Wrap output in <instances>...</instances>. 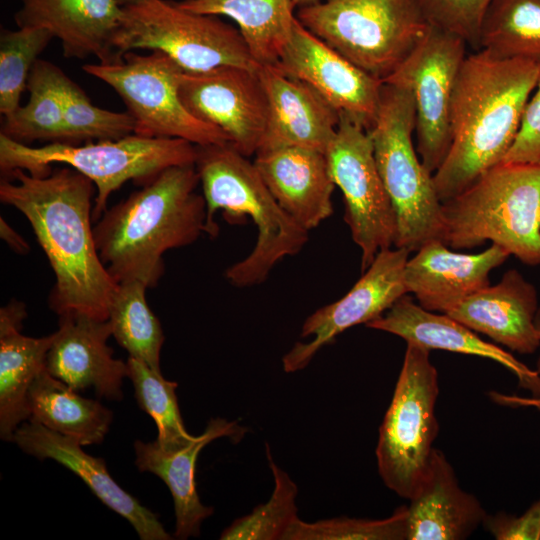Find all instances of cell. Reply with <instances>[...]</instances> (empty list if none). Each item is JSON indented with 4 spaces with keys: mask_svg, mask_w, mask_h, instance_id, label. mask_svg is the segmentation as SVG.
Segmentation results:
<instances>
[{
    "mask_svg": "<svg viewBox=\"0 0 540 540\" xmlns=\"http://www.w3.org/2000/svg\"><path fill=\"white\" fill-rule=\"evenodd\" d=\"M430 25L456 34L478 50L483 16L492 0H416Z\"/></svg>",
    "mask_w": 540,
    "mask_h": 540,
    "instance_id": "38",
    "label": "cell"
},
{
    "mask_svg": "<svg viewBox=\"0 0 540 540\" xmlns=\"http://www.w3.org/2000/svg\"><path fill=\"white\" fill-rule=\"evenodd\" d=\"M267 100L268 116L256 153L303 147L326 153L339 113L311 86L281 72L276 66L258 70Z\"/></svg>",
    "mask_w": 540,
    "mask_h": 540,
    "instance_id": "19",
    "label": "cell"
},
{
    "mask_svg": "<svg viewBox=\"0 0 540 540\" xmlns=\"http://www.w3.org/2000/svg\"><path fill=\"white\" fill-rule=\"evenodd\" d=\"M52 33L40 27L2 29L0 35V112L5 117L20 106L30 72Z\"/></svg>",
    "mask_w": 540,
    "mask_h": 540,
    "instance_id": "36",
    "label": "cell"
},
{
    "mask_svg": "<svg viewBox=\"0 0 540 540\" xmlns=\"http://www.w3.org/2000/svg\"><path fill=\"white\" fill-rule=\"evenodd\" d=\"M538 308L535 286L510 269L497 284L478 291L446 314L512 351L532 354L540 346L535 327Z\"/></svg>",
    "mask_w": 540,
    "mask_h": 540,
    "instance_id": "22",
    "label": "cell"
},
{
    "mask_svg": "<svg viewBox=\"0 0 540 540\" xmlns=\"http://www.w3.org/2000/svg\"><path fill=\"white\" fill-rule=\"evenodd\" d=\"M56 67L45 60L36 61L27 82L29 101L4 117L0 133L25 145L34 141L68 144Z\"/></svg>",
    "mask_w": 540,
    "mask_h": 540,
    "instance_id": "30",
    "label": "cell"
},
{
    "mask_svg": "<svg viewBox=\"0 0 540 540\" xmlns=\"http://www.w3.org/2000/svg\"><path fill=\"white\" fill-rule=\"evenodd\" d=\"M148 287L138 280L118 284L108 320L112 336L130 357L160 371V351L165 337L158 318L147 304Z\"/></svg>",
    "mask_w": 540,
    "mask_h": 540,
    "instance_id": "32",
    "label": "cell"
},
{
    "mask_svg": "<svg viewBox=\"0 0 540 540\" xmlns=\"http://www.w3.org/2000/svg\"><path fill=\"white\" fill-rule=\"evenodd\" d=\"M296 17L310 32L382 82L430 26L416 0H321L298 8Z\"/></svg>",
    "mask_w": 540,
    "mask_h": 540,
    "instance_id": "8",
    "label": "cell"
},
{
    "mask_svg": "<svg viewBox=\"0 0 540 540\" xmlns=\"http://www.w3.org/2000/svg\"><path fill=\"white\" fill-rule=\"evenodd\" d=\"M25 305L11 301L0 310V436L12 441L19 424L29 419L28 390L45 369L53 333L40 338L21 334Z\"/></svg>",
    "mask_w": 540,
    "mask_h": 540,
    "instance_id": "27",
    "label": "cell"
},
{
    "mask_svg": "<svg viewBox=\"0 0 540 540\" xmlns=\"http://www.w3.org/2000/svg\"><path fill=\"white\" fill-rule=\"evenodd\" d=\"M366 326L394 334L407 343H414L429 350L440 349L489 358L513 372L519 380V386L525 389L536 377L535 371L512 354L484 341L475 331L449 315L424 309L408 294Z\"/></svg>",
    "mask_w": 540,
    "mask_h": 540,
    "instance_id": "26",
    "label": "cell"
},
{
    "mask_svg": "<svg viewBox=\"0 0 540 540\" xmlns=\"http://www.w3.org/2000/svg\"><path fill=\"white\" fill-rule=\"evenodd\" d=\"M56 80L61 95L68 144L92 140H116L133 134L136 123L126 112H114L93 105L86 93L59 67Z\"/></svg>",
    "mask_w": 540,
    "mask_h": 540,
    "instance_id": "34",
    "label": "cell"
},
{
    "mask_svg": "<svg viewBox=\"0 0 540 540\" xmlns=\"http://www.w3.org/2000/svg\"><path fill=\"white\" fill-rule=\"evenodd\" d=\"M195 164L171 166L109 209L93 226L97 251L119 284L153 288L164 274L163 254L194 243L206 228V202L196 192Z\"/></svg>",
    "mask_w": 540,
    "mask_h": 540,
    "instance_id": "3",
    "label": "cell"
},
{
    "mask_svg": "<svg viewBox=\"0 0 540 540\" xmlns=\"http://www.w3.org/2000/svg\"><path fill=\"white\" fill-rule=\"evenodd\" d=\"M478 50L540 63V0H492L480 26Z\"/></svg>",
    "mask_w": 540,
    "mask_h": 540,
    "instance_id": "31",
    "label": "cell"
},
{
    "mask_svg": "<svg viewBox=\"0 0 540 540\" xmlns=\"http://www.w3.org/2000/svg\"><path fill=\"white\" fill-rule=\"evenodd\" d=\"M416 252L405 265L407 292L424 309L445 314L489 286L491 271L510 256L493 243L477 254L458 253L440 239L425 243Z\"/></svg>",
    "mask_w": 540,
    "mask_h": 540,
    "instance_id": "18",
    "label": "cell"
},
{
    "mask_svg": "<svg viewBox=\"0 0 540 540\" xmlns=\"http://www.w3.org/2000/svg\"><path fill=\"white\" fill-rule=\"evenodd\" d=\"M326 158L332 180L344 198L345 221L361 249L364 272L376 255L394 246L396 217L382 182L368 130L339 114L336 134Z\"/></svg>",
    "mask_w": 540,
    "mask_h": 540,
    "instance_id": "13",
    "label": "cell"
},
{
    "mask_svg": "<svg viewBox=\"0 0 540 540\" xmlns=\"http://www.w3.org/2000/svg\"><path fill=\"white\" fill-rule=\"evenodd\" d=\"M197 145L179 138L130 134L116 140L83 145L49 143L31 147L0 133V170L6 175L22 169L33 176L51 173V164H65L89 178L96 187L92 212L98 221L110 195L132 180L143 185L164 169L195 164Z\"/></svg>",
    "mask_w": 540,
    "mask_h": 540,
    "instance_id": "6",
    "label": "cell"
},
{
    "mask_svg": "<svg viewBox=\"0 0 540 540\" xmlns=\"http://www.w3.org/2000/svg\"><path fill=\"white\" fill-rule=\"evenodd\" d=\"M110 336L109 320L78 313L60 315L46 356L47 372L77 392L92 387L98 397L120 401L128 368L127 362L113 358V349L107 345Z\"/></svg>",
    "mask_w": 540,
    "mask_h": 540,
    "instance_id": "17",
    "label": "cell"
},
{
    "mask_svg": "<svg viewBox=\"0 0 540 540\" xmlns=\"http://www.w3.org/2000/svg\"><path fill=\"white\" fill-rule=\"evenodd\" d=\"M535 327L538 331V334L540 336V306L537 310L536 316H535ZM536 377L531 382V384L527 387V390H529L532 394V396L535 398V400H540V356L536 363Z\"/></svg>",
    "mask_w": 540,
    "mask_h": 540,
    "instance_id": "42",
    "label": "cell"
},
{
    "mask_svg": "<svg viewBox=\"0 0 540 540\" xmlns=\"http://www.w3.org/2000/svg\"><path fill=\"white\" fill-rule=\"evenodd\" d=\"M540 63L467 54L451 103V144L433 178L444 202L503 162L515 141Z\"/></svg>",
    "mask_w": 540,
    "mask_h": 540,
    "instance_id": "2",
    "label": "cell"
},
{
    "mask_svg": "<svg viewBox=\"0 0 540 540\" xmlns=\"http://www.w3.org/2000/svg\"><path fill=\"white\" fill-rule=\"evenodd\" d=\"M502 163L540 167V71L520 124L519 131Z\"/></svg>",
    "mask_w": 540,
    "mask_h": 540,
    "instance_id": "39",
    "label": "cell"
},
{
    "mask_svg": "<svg viewBox=\"0 0 540 540\" xmlns=\"http://www.w3.org/2000/svg\"><path fill=\"white\" fill-rule=\"evenodd\" d=\"M416 112L412 92L383 83L376 118L368 129L377 167L396 217L394 247L417 251L442 240V202L433 174L414 146Z\"/></svg>",
    "mask_w": 540,
    "mask_h": 540,
    "instance_id": "7",
    "label": "cell"
},
{
    "mask_svg": "<svg viewBox=\"0 0 540 540\" xmlns=\"http://www.w3.org/2000/svg\"><path fill=\"white\" fill-rule=\"evenodd\" d=\"M266 456L274 476V490L265 504L256 506L250 514L236 519L220 535L222 540L282 539L290 525L298 518L297 486L289 475L275 464L268 443Z\"/></svg>",
    "mask_w": 540,
    "mask_h": 540,
    "instance_id": "35",
    "label": "cell"
},
{
    "mask_svg": "<svg viewBox=\"0 0 540 540\" xmlns=\"http://www.w3.org/2000/svg\"><path fill=\"white\" fill-rule=\"evenodd\" d=\"M180 8L226 16L236 22L258 64L275 66L288 42L296 14L292 0H182Z\"/></svg>",
    "mask_w": 540,
    "mask_h": 540,
    "instance_id": "29",
    "label": "cell"
},
{
    "mask_svg": "<svg viewBox=\"0 0 540 540\" xmlns=\"http://www.w3.org/2000/svg\"><path fill=\"white\" fill-rule=\"evenodd\" d=\"M254 164L280 207L310 231L331 216L335 184L326 154L285 147L255 154Z\"/></svg>",
    "mask_w": 540,
    "mask_h": 540,
    "instance_id": "23",
    "label": "cell"
},
{
    "mask_svg": "<svg viewBox=\"0 0 540 540\" xmlns=\"http://www.w3.org/2000/svg\"><path fill=\"white\" fill-rule=\"evenodd\" d=\"M296 8L308 6L321 0H292Z\"/></svg>",
    "mask_w": 540,
    "mask_h": 540,
    "instance_id": "43",
    "label": "cell"
},
{
    "mask_svg": "<svg viewBox=\"0 0 540 540\" xmlns=\"http://www.w3.org/2000/svg\"><path fill=\"white\" fill-rule=\"evenodd\" d=\"M114 38L117 58L136 49L167 54L184 71L203 72L221 66L258 70L238 28L215 15L186 11L169 0H143L123 6Z\"/></svg>",
    "mask_w": 540,
    "mask_h": 540,
    "instance_id": "10",
    "label": "cell"
},
{
    "mask_svg": "<svg viewBox=\"0 0 540 540\" xmlns=\"http://www.w3.org/2000/svg\"><path fill=\"white\" fill-rule=\"evenodd\" d=\"M305 82L339 114L372 126L383 82L357 67L295 19L292 32L275 65Z\"/></svg>",
    "mask_w": 540,
    "mask_h": 540,
    "instance_id": "16",
    "label": "cell"
},
{
    "mask_svg": "<svg viewBox=\"0 0 540 540\" xmlns=\"http://www.w3.org/2000/svg\"><path fill=\"white\" fill-rule=\"evenodd\" d=\"M442 241L455 250L491 241L540 264V167L500 163L442 202Z\"/></svg>",
    "mask_w": 540,
    "mask_h": 540,
    "instance_id": "5",
    "label": "cell"
},
{
    "mask_svg": "<svg viewBox=\"0 0 540 540\" xmlns=\"http://www.w3.org/2000/svg\"><path fill=\"white\" fill-rule=\"evenodd\" d=\"M127 368L140 409L156 423L158 436L155 441L158 446L174 451L191 443L196 436L190 435L183 425L175 393L177 383L166 380L161 372L130 356Z\"/></svg>",
    "mask_w": 540,
    "mask_h": 540,
    "instance_id": "33",
    "label": "cell"
},
{
    "mask_svg": "<svg viewBox=\"0 0 540 540\" xmlns=\"http://www.w3.org/2000/svg\"><path fill=\"white\" fill-rule=\"evenodd\" d=\"M0 236L18 254H27L29 252L28 243L2 216L0 217Z\"/></svg>",
    "mask_w": 540,
    "mask_h": 540,
    "instance_id": "41",
    "label": "cell"
},
{
    "mask_svg": "<svg viewBox=\"0 0 540 540\" xmlns=\"http://www.w3.org/2000/svg\"><path fill=\"white\" fill-rule=\"evenodd\" d=\"M95 193L94 183L69 166L46 176L15 169L0 182L1 202L27 218L55 274L50 308L59 316L78 313L105 321L118 283L97 251Z\"/></svg>",
    "mask_w": 540,
    "mask_h": 540,
    "instance_id": "1",
    "label": "cell"
},
{
    "mask_svg": "<svg viewBox=\"0 0 540 540\" xmlns=\"http://www.w3.org/2000/svg\"><path fill=\"white\" fill-rule=\"evenodd\" d=\"M483 526L497 540H540V498L519 517L487 514Z\"/></svg>",
    "mask_w": 540,
    "mask_h": 540,
    "instance_id": "40",
    "label": "cell"
},
{
    "mask_svg": "<svg viewBox=\"0 0 540 540\" xmlns=\"http://www.w3.org/2000/svg\"><path fill=\"white\" fill-rule=\"evenodd\" d=\"M248 158L229 142L197 145L195 167L206 202L205 233L217 236L214 217L219 210L229 222L250 217L258 231L250 254L226 270V278L236 287L265 281L280 260L301 251L309 233L280 207Z\"/></svg>",
    "mask_w": 540,
    "mask_h": 540,
    "instance_id": "4",
    "label": "cell"
},
{
    "mask_svg": "<svg viewBox=\"0 0 540 540\" xmlns=\"http://www.w3.org/2000/svg\"><path fill=\"white\" fill-rule=\"evenodd\" d=\"M407 506V540H462L483 524L487 513L464 491L443 454L434 448L427 475Z\"/></svg>",
    "mask_w": 540,
    "mask_h": 540,
    "instance_id": "25",
    "label": "cell"
},
{
    "mask_svg": "<svg viewBox=\"0 0 540 540\" xmlns=\"http://www.w3.org/2000/svg\"><path fill=\"white\" fill-rule=\"evenodd\" d=\"M121 6H127L131 4H135L138 2H141L143 0H118Z\"/></svg>",
    "mask_w": 540,
    "mask_h": 540,
    "instance_id": "44",
    "label": "cell"
},
{
    "mask_svg": "<svg viewBox=\"0 0 540 540\" xmlns=\"http://www.w3.org/2000/svg\"><path fill=\"white\" fill-rule=\"evenodd\" d=\"M407 506L385 519L333 518L305 522L297 518L283 540H407Z\"/></svg>",
    "mask_w": 540,
    "mask_h": 540,
    "instance_id": "37",
    "label": "cell"
},
{
    "mask_svg": "<svg viewBox=\"0 0 540 540\" xmlns=\"http://www.w3.org/2000/svg\"><path fill=\"white\" fill-rule=\"evenodd\" d=\"M18 28L40 27L61 41L66 58L95 56L100 63L117 60L114 38L123 20L118 0H21Z\"/></svg>",
    "mask_w": 540,
    "mask_h": 540,
    "instance_id": "21",
    "label": "cell"
},
{
    "mask_svg": "<svg viewBox=\"0 0 540 540\" xmlns=\"http://www.w3.org/2000/svg\"><path fill=\"white\" fill-rule=\"evenodd\" d=\"M467 46L456 34L430 25L415 48L383 81L412 92L416 150L432 174L442 164L451 144V103Z\"/></svg>",
    "mask_w": 540,
    "mask_h": 540,
    "instance_id": "12",
    "label": "cell"
},
{
    "mask_svg": "<svg viewBox=\"0 0 540 540\" xmlns=\"http://www.w3.org/2000/svg\"><path fill=\"white\" fill-rule=\"evenodd\" d=\"M438 373L430 350L407 343L391 403L379 429L376 458L385 485L411 499L424 481L439 425L435 404Z\"/></svg>",
    "mask_w": 540,
    "mask_h": 540,
    "instance_id": "9",
    "label": "cell"
},
{
    "mask_svg": "<svg viewBox=\"0 0 540 540\" xmlns=\"http://www.w3.org/2000/svg\"><path fill=\"white\" fill-rule=\"evenodd\" d=\"M410 252L404 248L381 250L362 277L339 300L313 312L302 326L301 336L312 337L297 342L283 357L286 372L305 368L325 345L358 324H367L384 314L398 299L408 294L404 270Z\"/></svg>",
    "mask_w": 540,
    "mask_h": 540,
    "instance_id": "15",
    "label": "cell"
},
{
    "mask_svg": "<svg viewBox=\"0 0 540 540\" xmlns=\"http://www.w3.org/2000/svg\"><path fill=\"white\" fill-rule=\"evenodd\" d=\"M28 421L77 441L81 446L101 443L109 431L113 414L99 401L84 398L46 368L31 384Z\"/></svg>",
    "mask_w": 540,
    "mask_h": 540,
    "instance_id": "28",
    "label": "cell"
},
{
    "mask_svg": "<svg viewBox=\"0 0 540 540\" xmlns=\"http://www.w3.org/2000/svg\"><path fill=\"white\" fill-rule=\"evenodd\" d=\"M258 70L221 66L203 72L184 71L179 85L186 109L200 121L219 128L246 157L256 154L268 116V100Z\"/></svg>",
    "mask_w": 540,
    "mask_h": 540,
    "instance_id": "14",
    "label": "cell"
},
{
    "mask_svg": "<svg viewBox=\"0 0 540 540\" xmlns=\"http://www.w3.org/2000/svg\"><path fill=\"white\" fill-rule=\"evenodd\" d=\"M12 441L25 453L40 460H55L72 471L103 504L126 519L140 539H172L158 515L121 488L109 474L105 461L87 454L77 441L32 421L20 425Z\"/></svg>",
    "mask_w": 540,
    "mask_h": 540,
    "instance_id": "20",
    "label": "cell"
},
{
    "mask_svg": "<svg viewBox=\"0 0 540 540\" xmlns=\"http://www.w3.org/2000/svg\"><path fill=\"white\" fill-rule=\"evenodd\" d=\"M244 433L245 428L236 421L212 418L201 435L178 450H163L156 441L134 442L135 465L139 471L157 475L171 492L176 516V538L198 537L201 523L214 511L201 503L197 493L195 468L200 451L215 439L229 437L238 441Z\"/></svg>",
    "mask_w": 540,
    "mask_h": 540,
    "instance_id": "24",
    "label": "cell"
},
{
    "mask_svg": "<svg viewBox=\"0 0 540 540\" xmlns=\"http://www.w3.org/2000/svg\"><path fill=\"white\" fill-rule=\"evenodd\" d=\"M82 69L121 97L135 120V134L179 138L198 146L229 142L219 128L186 109L179 95L184 70L161 51L147 55L128 51L115 61L85 64Z\"/></svg>",
    "mask_w": 540,
    "mask_h": 540,
    "instance_id": "11",
    "label": "cell"
}]
</instances>
